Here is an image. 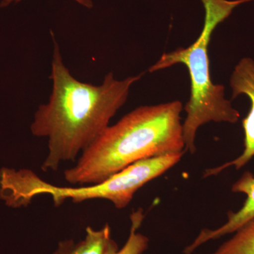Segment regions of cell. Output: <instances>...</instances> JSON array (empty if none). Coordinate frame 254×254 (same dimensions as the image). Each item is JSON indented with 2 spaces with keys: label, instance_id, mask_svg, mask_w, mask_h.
<instances>
[{
  "label": "cell",
  "instance_id": "obj_2",
  "mask_svg": "<svg viewBox=\"0 0 254 254\" xmlns=\"http://www.w3.org/2000/svg\"><path fill=\"white\" fill-rule=\"evenodd\" d=\"M182 103L179 100L141 106L109 126L65 170L70 185H93L139 160L185 153Z\"/></svg>",
  "mask_w": 254,
  "mask_h": 254
},
{
  "label": "cell",
  "instance_id": "obj_7",
  "mask_svg": "<svg viewBox=\"0 0 254 254\" xmlns=\"http://www.w3.org/2000/svg\"><path fill=\"white\" fill-rule=\"evenodd\" d=\"M86 232L84 240L73 245L72 254H114L119 250L112 239L109 225L98 230L88 227Z\"/></svg>",
  "mask_w": 254,
  "mask_h": 254
},
{
  "label": "cell",
  "instance_id": "obj_9",
  "mask_svg": "<svg viewBox=\"0 0 254 254\" xmlns=\"http://www.w3.org/2000/svg\"><path fill=\"white\" fill-rule=\"evenodd\" d=\"M143 218L144 216L141 210L132 214L131 230L128 240L123 248L114 254H143L147 250L149 245V240L145 235L137 232Z\"/></svg>",
  "mask_w": 254,
  "mask_h": 254
},
{
  "label": "cell",
  "instance_id": "obj_5",
  "mask_svg": "<svg viewBox=\"0 0 254 254\" xmlns=\"http://www.w3.org/2000/svg\"><path fill=\"white\" fill-rule=\"evenodd\" d=\"M232 98L240 95L250 98L252 106L248 115L242 121L245 131V149L235 160L223 164L217 168L205 170L203 177L218 175L229 167L240 170L254 156V61L252 58H244L237 64L230 78Z\"/></svg>",
  "mask_w": 254,
  "mask_h": 254
},
{
  "label": "cell",
  "instance_id": "obj_8",
  "mask_svg": "<svg viewBox=\"0 0 254 254\" xmlns=\"http://www.w3.org/2000/svg\"><path fill=\"white\" fill-rule=\"evenodd\" d=\"M235 232L232 238L208 254H254V218Z\"/></svg>",
  "mask_w": 254,
  "mask_h": 254
},
{
  "label": "cell",
  "instance_id": "obj_4",
  "mask_svg": "<svg viewBox=\"0 0 254 254\" xmlns=\"http://www.w3.org/2000/svg\"><path fill=\"white\" fill-rule=\"evenodd\" d=\"M184 153H171L139 160L108 180L89 186H55L42 180L31 170H21L15 178L14 193L21 205H27L38 195H50L55 205L67 199L73 203L103 199L111 202L115 208L123 209L131 201L137 190L175 166Z\"/></svg>",
  "mask_w": 254,
  "mask_h": 254
},
{
  "label": "cell",
  "instance_id": "obj_11",
  "mask_svg": "<svg viewBox=\"0 0 254 254\" xmlns=\"http://www.w3.org/2000/svg\"><path fill=\"white\" fill-rule=\"evenodd\" d=\"M22 0H2L0 6L1 7H6L9 5L13 4V3H18ZM75 1L78 3V4L82 5L84 7L88 8V9H91L93 6V3L92 0H74Z\"/></svg>",
  "mask_w": 254,
  "mask_h": 254
},
{
  "label": "cell",
  "instance_id": "obj_3",
  "mask_svg": "<svg viewBox=\"0 0 254 254\" xmlns=\"http://www.w3.org/2000/svg\"><path fill=\"white\" fill-rule=\"evenodd\" d=\"M254 0H201L205 9L203 30L195 41L186 48H180L164 53L149 72L170 67L177 64L187 66L190 80V96L185 105L186 119L182 124L185 152H195V138L202 125L210 123H236L238 110L225 98V88L212 81L208 47L212 34L239 5Z\"/></svg>",
  "mask_w": 254,
  "mask_h": 254
},
{
  "label": "cell",
  "instance_id": "obj_10",
  "mask_svg": "<svg viewBox=\"0 0 254 254\" xmlns=\"http://www.w3.org/2000/svg\"><path fill=\"white\" fill-rule=\"evenodd\" d=\"M74 244L72 240H66L61 242L53 254H72Z\"/></svg>",
  "mask_w": 254,
  "mask_h": 254
},
{
  "label": "cell",
  "instance_id": "obj_1",
  "mask_svg": "<svg viewBox=\"0 0 254 254\" xmlns=\"http://www.w3.org/2000/svg\"><path fill=\"white\" fill-rule=\"evenodd\" d=\"M54 41L49 101L40 105L31 130L48 138L44 172L56 171L62 164L74 161L110 126V120L126 103L130 88L143 73L119 81L109 73L101 85L83 83L71 76Z\"/></svg>",
  "mask_w": 254,
  "mask_h": 254
},
{
  "label": "cell",
  "instance_id": "obj_6",
  "mask_svg": "<svg viewBox=\"0 0 254 254\" xmlns=\"http://www.w3.org/2000/svg\"><path fill=\"white\" fill-rule=\"evenodd\" d=\"M234 193H243L247 198L242 208L237 212H230L227 221L215 230H201L194 241L184 250V254H192L200 246L210 240L233 233L247 222L254 218V176L250 172H246L232 187Z\"/></svg>",
  "mask_w": 254,
  "mask_h": 254
}]
</instances>
